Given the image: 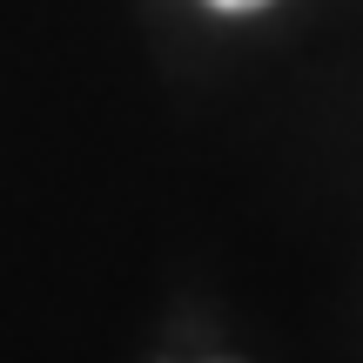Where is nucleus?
<instances>
[{"label":"nucleus","instance_id":"1","mask_svg":"<svg viewBox=\"0 0 363 363\" xmlns=\"http://www.w3.org/2000/svg\"><path fill=\"white\" fill-rule=\"evenodd\" d=\"M208 7H222V13H249V7H262V0H208Z\"/></svg>","mask_w":363,"mask_h":363}]
</instances>
